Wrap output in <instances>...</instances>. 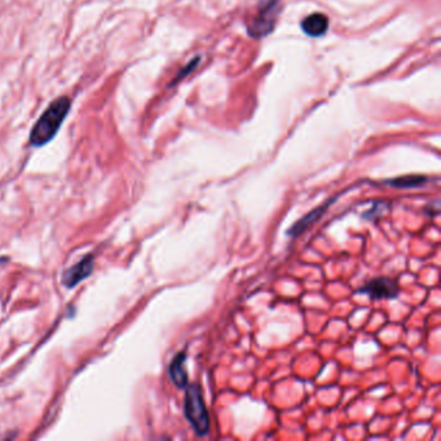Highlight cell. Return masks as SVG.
Segmentation results:
<instances>
[{
    "label": "cell",
    "mask_w": 441,
    "mask_h": 441,
    "mask_svg": "<svg viewBox=\"0 0 441 441\" xmlns=\"http://www.w3.org/2000/svg\"><path fill=\"white\" fill-rule=\"evenodd\" d=\"M329 28V21L325 16L321 13H313L304 18L302 29L310 37H321L325 34Z\"/></svg>",
    "instance_id": "8"
},
{
    "label": "cell",
    "mask_w": 441,
    "mask_h": 441,
    "mask_svg": "<svg viewBox=\"0 0 441 441\" xmlns=\"http://www.w3.org/2000/svg\"><path fill=\"white\" fill-rule=\"evenodd\" d=\"M428 179L423 175H405L399 178L388 180V186H394L397 189H414L425 186Z\"/></svg>",
    "instance_id": "9"
},
{
    "label": "cell",
    "mask_w": 441,
    "mask_h": 441,
    "mask_svg": "<svg viewBox=\"0 0 441 441\" xmlns=\"http://www.w3.org/2000/svg\"><path fill=\"white\" fill-rule=\"evenodd\" d=\"M186 352L181 351V352H179L176 356L174 357V360L171 361L170 366H169L171 380L180 389H186V386H188V372H186Z\"/></svg>",
    "instance_id": "7"
},
{
    "label": "cell",
    "mask_w": 441,
    "mask_h": 441,
    "mask_svg": "<svg viewBox=\"0 0 441 441\" xmlns=\"http://www.w3.org/2000/svg\"><path fill=\"white\" fill-rule=\"evenodd\" d=\"M400 293L395 279L389 277H377L366 282L364 286L357 290V294H365L373 301L380 299H395Z\"/></svg>",
    "instance_id": "4"
},
{
    "label": "cell",
    "mask_w": 441,
    "mask_h": 441,
    "mask_svg": "<svg viewBox=\"0 0 441 441\" xmlns=\"http://www.w3.org/2000/svg\"><path fill=\"white\" fill-rule=\"evenodd\" d=\"M337 200V197L330 198L329 201L324 202L321 206H318L316 209L310 211L307 215L301 217L298 222H295L294 224L291 225L289 229H287L286 234L290 237H298L303 233L306 232L310 226L315 224L316 222H318L322 215L325 214L326 210L329 209L332 206V203Z\"/></svg>",
    "instance_id": "5"
},
{
    "label": "cell",
    "mask_w": 441,
    "mask_h": 441,
    "mask_svg": "<svg viewBox=\"0 0 441 441\" xmlns=\"http://www.w3.org/2000/svg\"><path fill=\"white\" fill-rule=\"evenodd\" d=\"M427 214L428 215H437L439 212H440V205H439V201L430 202L428 205L426 206Z\"/></svg>",
    "instance_id": "11"
},
{
    "label": "cell",
    "mask_w": 441,
    "mask_h": 441,
    "mask_svg": "<svg viewBox=\"0 0 441 441\" xmlns=\"http://www.w3.org/2000/svg\"><path fill=\"white\" fill-rule=\"evenodd\" d=\"M93 271V258L92 256H87L83 260H80L79 263L73 265L70 270L64 273L62 282L66 287L75 286L80 281L87 279L91 272Z\"/></svg>",
    "instance_id": "6"
},
{
    "label": "cell",
    "mask_w": 441,
    "mask_h": 441,
    "mask_svg": "<svg viewBox=\"0 0 441 441\" xmlns=\"http://www.w3.org/2000/svg\"><path fill=\"white\" fill-rule=\"evenodd\" d=\"M70 108L71 101L66 96H60L52 101L31 130L30 145L43 147L54 139L69 114Z\"/></svg>",
    "instance_id": "1"
},
{
    "label": "cell",
    "mask_w": 441,
    "mask_h": 441,
    "mask_svg": "<svg viewBox=\"0 0 441 441\" xmlns=\"http://www.w3.org/2000/svg\"><path fill=\"white\" fill-rule=\"evenodd\" d=\"M279 15V0H260L259 15L248 26V32L251 37L262 38L268 35L276 23Z\"/></svg>",
    "instance_id": "3"
},
{
    "label": "cell",
    "mask_w": 441,
    "mask_h": 441,
    "mask_svg": "<svg viewBox=\"0 0 441 441\" xmlns=\"http://www.w3.org/2000/svg\"><path fill=\"white\" fill-rule=\"evenodd\" d=\"M389 207H391V205L388 202H375L373 205L372 209L365 211L364 214H363V217L366 219V220H370V222H377Z\"/></svg>",
    "instance_id": "10"
},
{
    "label": "cell",
    "mask_w": 441,
    "mask_h": 441,
    "mask_svg": "<svg viewBox=\"0 0 441 441\" xmlns=\"http://www.w3.org/2000/svg\"><path fill=\"white\" fill-rule=\"evenodd\" d=\"M186 388V418L197 436H206L210 431V417L203 400L201 386L198 383H192Z\"/></svg>",
    "instance_id": "2"
}]
</instances>
